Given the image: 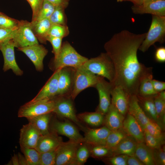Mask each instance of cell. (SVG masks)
Returning a JSON list of instances; mask_svg holds the SVG:
<instances>
[{
	"instance_id": "8",
	"label": "cell",
	"mask_w": 165,
	"mask_h": 165,
	"mask_svg": "<svg viewBox=\"0 0 165 165\" xmlns=\"http://www.w3.org/2000/svg\"><path fill=\"white\" fill-rule=\"evenodd\" d=\"M12 39L15 47L17 48L39 43L31 29L30 22L26 20H19Z\"/></svg>"
},
{
	"instance_id": "10",
	"label": "cell",
	"mask_w": 165,
	"mask_h": 165,
	"mask_svg": "<svg viewBox=\"0 0 165 165\" xmlns=\"http://www.w3.org/2000/svg\"><path fill=\"white\" fill-rule=\"evenodd\" d=\"M15 46L12 39H9L0 45V50L4 58L3 70L6 72L11 69L16 75L21 76L23 72L18 66L15 58Z\"/></svg>"
},
{
	"instance_id": "51",
	"label": "cell",
	"mask_w": 165,
	"mask_h": 165,
	"mask_svg": "<svg viewBox=\"0 0 165 165\" xmlns=\"http://www.w3.org/2000/svg\"><path fill=\"white\" fill-rule=\"evenodd\" d=\"M127 165H144V164L135 155L128 156Z\"/></svg>"
},
{
	"instance_id": "22",
	"label": "cell",
	"mask_w": 165,
	"mask_h": 165,
	"mask_svg": "<svg viewBox=\"0 0 165 165\" xmlns=\"http://www.w3.org/2000/svg\"><path fill=\"white\" fill-rule=\"evenodd\" d=\"M128 113L136 119L144 130L150 119L139 105L137 95H130Z\"/></svg>"
},
{
	"instance_id": "17",
	"label": "cell",
	"mask_w": 165,
	"mask_h": 165,
	"mask_svg": "<svg viewBox=\"0 0 165 165\" xmlns=\"http://www.w3.org/2000/svg\"><path fill=\"white\" fill-rule=\"evenodd\" d=\"M130 95L121 86H112L111 92V104L124 116L128 112Z\"/></svg>"
},
{
	"instance_id": "2",
	"label": "cell",
	"mask_w": 165,
	"mask_h": 165,
	"mask_svg": "<svg viewBox=\"0 0 165 165\" xmlns=\"http://www.w3.org/2000/svg\"><path fill=\"white\" fill-rule=\"evenodd\" d=\"M88 58L79 54L67 41L62 44L57 56L54 57L50 68L54 71L65 67L74 68L81 67Z\"/></svg>"
},
{
	"instance_id": "34",
	"label": "cell",
	"mask_w": 165,
	"mask_h": 165,
	"mask_svg": "<svg viewBox=\"0 0 165 165\" xmlns=\"http://www.w3.org/2000/svg\"><path fill=\"white\" fill-rule=\"evenodd\" d=\"M69 33L67 25L58 24L51 25L48 33V35L63 38L67 36Z\"/></svg>"
},
{
	"instance_id": "23",
	"label": "cell",
	"mask_w": 165,
	"mask_h": 165,
	"mask_svg": "<svg viewBox=\"0 0 165 165\" xmlns=\"http://www.w3.org/2000/svg\"><path fill=\"white\" fill-rule=\"evenodd\" d=\"M105 115L103 123L110 130H116L123 127L125 116L112 104Z\"/></svg>"
},
{
	"instance_id": "50",
	"label": "cell",
	"mask_w": 165,
	"mask_h": 165,
	"mask_svg": "<svg viewBox=\"0 0 165 165\" xmlns=\"http://www.w3.org/2000/svg\"><path fill=\"white\" fill-rule=\"evenodd\" d=\"M55 7H61L64 9L68 6L69 0H46Z\"/></svg>"
},
{
	"instance_id": "3",
	"label": "cell",
	"mask_w": 165,
	"mask_h": 165,
	"mask_svg": "<svg viewBox=\"0 0 165 165\" xmlns=\"http://www.w3.org/2000/svg\"><path fill=\"white\" fill-rule=\"evenodd\" d=\"M93 73L107 79L112 83L114 80L115 72L113 64L106 53L88 60L81 66Z\"/></svg>"
},
{
	"instance_id": "38",
	"label": "cell",
	"mask_w": 165,
	"mask_h": 165,
	"mask_svg": "<svg viewBox=\"0 0 165 165\" xmlns=\"http://www.w3.org/2000/svg\"><path fill=\"white\" fill-rule=\"evenodd\" d=\"M144 130H146L153 137L164 141V136L161 128L156 122L150 119Z\"/></svg>"
},
{
	"instance_id": "29",
	"label": "cell",
	"mask_w": 165,
	"mask_h": 165,
	"mask_svg": "<svg viewBox=\"0 0 165 165\" xmlns=\"http://www.w3.org/2000/svg\"><path fill=\"white\" fill-rule=\"evenodd\" d=\"M152 72L145 76L140 83L137 95L141 97L151 96H155L158 94L153 87L152 83Z\"/></svg>"
},
{
	"instance_id": "43",
	"label": "cell",
	"mask_w": 165,
	"mask_h": 165,
	"mask_svg": "<svg viewBox=\"0 0 165 165\" xmlns=\"http://www.w3.org/2000/svg\"><path fill=\"white\" fill-rule=\"evenodd\" d=\"M90 150L92 155L96 157H100L107 155L111 152L110 149L103 146H94Z\"/></svg>"
},
{
	"instance_id": "1",
	"label": "cell",
	"mask_w": 165,
	"mask_h": 165,
	"mask_svg": "<svg viewBox=\"0 0 165 165\" xmlns=\"http://www.w3.org/2000/svg\"><path fill=\"white\" fill-rule=\"evenodd\" d=\"M146 33L135 34L123 30L115 34L104 45L106 53L114 67L113 86H119L130 95L138 94L140 83L152 68L140 62L137 52Z\"/></svg>"
},
{
	"instance_id": "7",
	"label": "cell",
	"mask_w": 165,
	"mask_h": 165,
	"mask_svg": "<svg viewBox=\"0 0 165 165\" xmlns=\"http://www.w3.org/2000/svg\"><path fill=\"white\" fill-rule=\"evenodd\" d=\"M54 99L30 101L21 106L19 109V117L31 118L43 114L53 112Z\"/></svg>"
},
{
	"instance_id": "9",
	"label": "cell",
	"mask_w": 165,
	"mask_h": 165,
	"mask_svg": "<svg viewBox=\"0 0 165 165\" xmlns=\"http://www.w3.org/2000/svg\"><path fill=\"white\" fill-rule=\"evenodd\" d=\"M80 143L72 141L62 142L57 149L55 165H75V157Z\"/></svg>"
},
{
	"instance_id": "47",
	"label": "cell",
	"mask_w": 165,
	"mask_h": 165,
	"mask_svg": "<svg viewBox=\"0 0 165 165\" xmlns=\"http://www.w3.org/2000/svg\"><path fill=\"white\" fill-rule=\"evenodd\" d=\"M127 155L120 154L115 155L109 159V162L113 165H127Z\"/></svg>"
},
{
	"instance_id": "37",
	"label": "cell",
	"mask_w": 165,
	"mask_h": 165,
	"mask_svg": "<svg viewBox=\"0 0 165 165\" xmlns=\"http://www.w3.org/2000/svg\"><path fill=\"white\" fill-rule=\"evenodd\" d=\"M90 154V149L86 145L79 146L75 157V165H82L86 161Z\"/></svg>"
},
{
	"instance_id": "39",
	"label": "cell",
	"mask_w": 165,
	"mask_h": 165,
	"mask_svg": "<svg viewBox=\"0 0 165 165\" xmlns=\"http://www.w3.org/2000/svg\"><path fill=\"white\" fill-rule=\"evenodd\" d=\"M19 20L10 17L2 13L0 14V28L12 29L16 28Z\"/></svg>"
},
{
	"instance_id": "32",
	"label": "cell",
	"mask_w": 165,
	"mask_h": 165,
	"mask_svg": "<svg viewBox=\"0 0 165 165\" xmlns=\"http://www.w3.org/2000/svg\"><path fill=\"white\" fill-rule=\"evenodd\" d=\"M27 165H39L40 153L35 148L20 146Z\"/></svg>"
},
{
	"instance_id": "36",
	"label": "cell",
	"mask_w": 165,
	"mask_h": 165,
	"mask_svg": "<svg viewBox=\"0 0 165 165\" xmlns=\"http://www.w3.org/2000/svg\"><path fill=\"white\" fill-rule=\"evenodd\" d=\"M55 9V7L52 4L46 0H43L42 7L35 20L34 21H38L49 18Z\"/></svg>"
},
{
	"instance_id": "33",
	"label": "cell",
	"mask_w": 165,
	"mask_h": 165,
	"mask_svg": "<svg viewBox=\"0 0 165 165\" xmlns=\"http://www.w3.org/2000/svg\"><path fill=\"white\" fill-rule=\"evenodd\" d=\"M154 102L157 116V124L160 126V121L163 124L165 123V100L160 97L157 94L154 96Z\"/></svg>"
},
{
	"instance_id": "31",
	"label": "cell",
	"mask_w": 165,
	"mask_h": 165,
	"mask_svg": "<svg viewBox=\"0 0 165 165\" xmlns=\"http://www.w3.org/2000/svg\"><path fill=\"white\" fill-rule=\"evenodd\" d=\"M128 135L123 127L116 130H111L107 137L105 146L111 150Z\"/></svg>"
},
{
	"instance_id": "19",
	"label": "cell",
	"mask_w": 165,
	"mask_h": 165,
	"mask_svg": "<svg viewBox=\"0 0 165 165\" xmlns=\"http://www.w3.org/2000/svg\"><path fill=\"white\" fill-rule=\"evenodd\" d=\"M131 9L134 14L147 13L165 16V0H157L143 3L139 5H134L131 7Z\"/></svg>"
},
{
	"instance_id": "6",
	"label": "cell",
	"mask_w": 165,
	"mask_h": 165,
	"mask_svg": "<svg viewBox=\"0 0 165 165\" xmlns=\"http://www.w3.org/2000/svg\"><path fill=\"white\" fill-rule=\"evenodd\" d=\"M53 99L54 105L53 112L59 117L71 120L85 131L86 128L82 126L76 115L70 96H57Z\"/></svg>"
},
{
	"instance_id": "41",
	"label": "cell",
	"mask_w": 165,
	"mask_h": 165,
	"mask_svg": "<svg viewBox=\"0 0 165 165\" xmlns=\"http://www.w3.org/2000/svg\"><path fill=\"white\" fill-rule=\"evenodd\" d=\"M144 132L146 144L152 149L159 148L163 144L164 141L153 137L145 130H144Z\"/></svg>"
},
{
	"instance_id": "46",
	"label": "cell",
	"mask_w": 165,
	"mask_h": 165,
	"mask_svg": "<svg viewBox=\"0 0 165 165\" xmlns=\"http://www.w3.org/2000/svg\"><path fill=\"white\" fill-rule=\"evenodd\" d=\"M17 28V27L12 29L0 28V45L9 39H12Z\"/></svg>"
},
{
	"instance_id": "5",
	"label": "cell",
	"mask_w": 165,
	"mask_h": 165,
	"mask_svg": "<svg viewBox=\"0 0 165 165\" xmlns=\"http://www.w3.org/2000/svg\"><path fill=\"white\" fill-rule=\"evenodd\" d=\"M100 76L81 66L74 68L73 86L70 95L72 100L86 89L90 87H95Z\"/></svg>"
},
{
	"instance_id": "42",
	"label": "cell",
	"mask_w": 165,
	"mask_h": 165,
	"mask_svg": "<svg viewBox=\"0 0 165 165\" xmlns=\"http://www.w3.org/2000/svg\"><path fill=\"white\" fill-rule=\"evenodd\" d=\"M153 156L155 165H165L164 147L153 149Z\"/></svg>"
},
{
	"instance_id": "54",
	"label": "cell",
	"mask_w": 165,
	"mask_h": 165,
	"mask_svg": "<svg viewBox=\"0 0 165 165\" xmlns=\"http://www.w3.org/2000/svg\"><path fill=\"white\" fill-rule=\"evenodd\" d=\"M126 1L132 2L134 5H139L142 4L143 2V0H126Z\"/></svg>"
},
{
	"instance_id": "4",
	"label": "cell",
	"mask_w": 165,
	"mask_h": 165,
	"mask_svg": "<svg viewBox=\"0 0 165 165\" xmlns=\"http://www.w3.org/2000/svg\"><path fill=\"white\" fill-rule=\"evenodd\" d=\"M165 35V16L152 15L148 31L138 50L145 52L156 42L163 43Z\"/></svg>"
},
{
	"instance_id": "11",
	"label": "cell",
	"mask_w": 165,
	"mask_h": 165,
	"mask_svg": "<svg viewBox=\"0 0 165 165\" xmlns=\"http://www.w3.org/2000/svg\"><path fill=\"white\" fill-rule=\"evenodd\" d=\"M112 87L111 83L105 80V78L100 76L95 88L97 90L99 97V103L97 111L105 115L111 104V92Z\"/></svg>"
},
{
	"instance_id": "45",
	"label": "cell",
	"mask_w": 165,
	"mask_h": 165,
	"mask_svg": "<svg viewBox=\"0 0 165 165\" xmlns=\"http://www.w3.org/2000/svg\"><path fill=\"white\" fill-rule=\"evenodd\" d=\"M30 4L32 12L31 21H34L40 11L43 4V0H26Z\"/></svg>"
},
{
	"instance_id": "15",
	"label": "cell",
	"mask_w": 165,
	"mask_h": 165,
	"mask_svg": "<svg viewBox=\"0 0 165 165\" xmlns=\"http://www.w3.org/2000/svg\"><path fill=\"white\" fill-rule=\"evenodd\" d=\"M74 68L65 67L60 69L58 96H70L73 86Z\"/></svg>"
},
{
	"instance_id": "56",
	"label": "cell",
	"mask_w": 165,
	"mask_h": 165,
	"mask_svg": "<svg viewBox=\"0 0 165 165\" xmlns=\"http://www.w3.org/2000/svg\"><path fill=\"white\" fill-rule=\"evenodd\" d=\"M117 1L118 2H122L123 1H126V0H117Z\"/></svg>"
},
{
	"instance_id": "24",
	"label": "cell",
	"mask_w": 165,
	"mask_h": 165,
	"mask_svg": "<svg viewBox=\"0 0 165 165\" xmlns=\"http://www.w3.org/2000/svg\"><path fill=\"white\" fill-rule=\"evenodd\" d=\"M31 29L38 42L46 44L48 33L52 25L49 18L30 22Z\"/></svg>"
},
{
	"instance_id": "57",
	"label": "cell",
	"mask_w": 165,
	"mask_h": 165,
	"mask_svg": "<svg viewBox=\"0 0 165 165\" xmlns=\"http://www.w3.org/2000/svg\"><path fill=\"white\" fill-rule=\"evenodd\" d=\"M2 13L0 12V14H1V13Z\"/></svg>"
},
{
	"instance_id": "12",
	"label": "cell",
	"mask_w": 165,
	"mask_h": 165,
	"mask_svg": "<svg viewBox=\"0 0 165 165\" xmlns=\"http://www.w3.org/2000/svg\"><path fill=\"white\" fill-rule=\"evenodd\" d=\"M17 49L29 58L37 71L40 72L43 70V60L48 53L43 46L38 43Z\"/></svg>"
},
{
	"instance_id": "20",
	"label": "cell",
	"mask_w": 165,
	"mask_h": 165,
	"mask_svg": "<svg viewBox=\"0 0 165 165\" xmlns=\"http://www.w3.org/2000/svg\"><path fill=\"white\" fill-rule=\"evenodd\" d=\"M62 142L61 138L51 130L47 134L41 135L35 148L41 154L57 149Z\"/></svg>"
},
{
	"instance_id": "14",
	"label": "cell",
	"mask_w": 165,
	"mask_h": 165,
	"mask_svg": "<svg viewBox=\"0 0 165 165\" xmlns=\"http://www.w3.org/2000/svg\"><path fill=\"white\" fill-rule=\"evenodd\" d=\"M19 142L20 146L35 148L41 135L39 130L32 123L24 125L20 130Z\"/></svg>"
},
{
	"instance_id": "55",
	"label": "cell",
	"mask_w": 165,
	"mask_h": 165,
	"mask_svg": "<svg viewBox=\"0 0 165 165\" xmlns=\"http://www.w3.org/2000/svg\"><path fill=\"white\" fill-rule=\"evenodd\" d=\"M156 0H143V3L153 1H154Z\"/></svg>"
},
{
	"instance_id": "25",
	"label": "cell",
	"mask_w": 165,
	"mask_h": 165,
	"mask_svg": "<svg viewBox=\"0 0 165 165\" xmlns=\"http://www.w3.org/2000/svg\"><path fill=\"white\" fill-rule=\"evenodd\" d=\"M138 142L133 137L128 135L124 138L111 152L115 155L124 154L128 156H133L135 153Z\"/></svg>"
},
{
	"instance_id": "35",
	"label": "cell",
	"mask_w": 165,
	"mask_h": 165,
	"mask_svg": "<svg viewBox=\"0 0 165 165\" xmlns=\"http://www.w3.org/2000/svg\"><path fill=\"white\" fill-rule=\"evenodd\" d=\"M64 9L61 7H55L53 12L49 18L52 24L66 25Z\"/></svg>"
},
{
	"instance_id": "18",
	"label": "cell",
	"mask_w": 165,
	"mask_h": 165,
	"mask_svg": "<svg viewBox=\"0 0 165 165\" xmlns=\"http://www.w3.org/2000/svg\"><path fill=\"white\" fill-rule=\"evenodd\" d=\"M110 131L105 126L97 128L86 129L84 131L83 142L92 146H105Z\"/></svg>"
},
{
	"instance_id": "28",
	"label": "cell",
	"mask_w": 165,
	"mask_h": 165,
	"mask_svg": "<svg viewBox=\"0 0 165 165\" xmlns=\"http://www.w3.org/2000/svg\"><path fill=\"white\" fill-rule=\"evenodd\" d=\"M52 113L43 114L27 119L29 122L32 123L36 127L41 135H45L49 134L50 132L49 124L51 117Z\"/></svg>"
},
{
	"instance_id": "53",
	"label": "cell",
	"mask_w": 165,
	"mask_h": 165,
	"mask_svg": "<svg viewBox=\"0 0 165 165\" xmlns=\"http://www.w3.org/2000/svg\"><path fill=\"white\" fill-rule=\"evenodd\" d=\"M11 162L13 165H19L17 155L14 154L12 157Z\"/></svg>"
},
{
	"instance_id": "13",
	"label": "cell",
	"mask_w": 165,
	"mask_h": 165,
	"mask_svg": "<svg viewBox=\"0 0 165 165\" xmlns=\"http://www.w3.org/2000/svg\"><path fill=\"white\" fill-rule=\"evenodd\" d=\"M51 129L57 134L67 137L69 140L79 143L83 141V137L77 128L68 121L55 120L52 123Z\"/></svg>"
},
{
	"instance_id": "26",
	"label": "cell",
	"mask_w": 165,
	"mask_h": 165,
	"mask_svg": "<svg viewBox=\"0 0 165 165\" xmlns=\"http://www.w3.org/2000/svg\"><path fill=\"white\" fill-rule=\"evenodd\" d=\"M134 155L144 165H155L153 149L148 147L144 142L137 143Z\"/></svg>"
},
{
	"instance_id": "40",
	"label": "cell",
	"mask_w": 165,
	"mask_h": 165,
	"mask_svg": "<svg viewBox=\"0 0 165 165\" xmlns=\"http://www.w3.org/2000/svg\"><path fill=\"white\" fill-rule=\"evenodd\" d=\"M57 149L40 154L39 165H55Z\"/></svg>"
},
{
	"instance_id": "49",
	"label": "cell",
	"mask_w": 165,
	"mask_h": 165,
	"mask_svg": "<svg viewBox=\"0 0 165 165\" xmlns=\"http://www.w3.org/2000/svg\"><path fill=\"white\" fill-rule=\"evenodd\" d=\"M152 83L154 90L157 93L165 90V82L152 79Z\"/></svg>"
},
{
	"instance_id": "30",
	"label": "cell",
	"mask_w": 165,
	"mask_h": 165,
	"mask_svg": "<svg viewBox=\"0 0 165 165\" xmlns=\"http://www.w3.org/2000/svg\"><path fill=\"white\" fill-rule=\"evenodd\" d=\"M104 116L102 114L96 111L94 112L80 113L77 117L79 119L90 126L98 127L104 123Z\"/></svg>"
},
{
	"instance_id": "48",
	"label": "cell",
	"mask_w": 165,
	"mask_h": 165,
	"mask_svg": "<svg viewBox=\"0 0 165 165\" xmlns=\"http://www.w3.org/2000/svg\"><path fill=\"white\" fill-rule=\"evenodd\" d=\"M155 60L159 63H163L165 62V48L160 47L157 48L155 53Z\"/></svg>"
},
{
	"instance_id": "16",
	"label": "cell",
	"mask_w": 165,
	"mask_h": 165,
	"mask_svg": "<svg viewBox=\"0 0 165 165\" xmlns=\"http://www.w3.org/2000/svg\"><path fill=\"white\" fill-rule=\"evenodd\" d=\"M60 69H58L54 71L45 85L31 101L51 99L58 96Z\"/></svg>"
},
{
	"instance_id": "44",
	"label": "cell",
	"mask_w": 165,
	"mask_h": 165,
	"mask_svg": "<svg viewBox=\"0 0 165 165\" xmlns=\"http://www.w3.org/2000/svg\"><path fill=\"white\" fill-rule=\"evenodd\" d=\"M62 39L49 35L47 37V41L49 42L52 45L53 48L52 52L54 55V57L57 56L61 49Z\"/></svg>"
},
{
	"instance_id": "52",
	"label": "cell",
	"mask_w": 165,
	"mask_h": 165,
	"mask_svg": "<svg viewBox=\"0 0 165 165\" xmlns=\"http://www.w3.org/2000/svg\"><path fill=\"white\" fill-rule=\"evenodd\" d=\"M17 155L19 165H27L26 159L24 156L20 153Z\"/></svg>"
},
{
	"instance_id": "27",
	"label": "cell",
	"mask_w": 165,
	"mask_h": 165,
	"mask_svg": "<svg viewBox=\"0 0 165 165\" xmlns=\"http://www.w3.org/2000/svg\"><path fill=\"white\" fill-rule=\"evenodd\" d=\"M137 96L139 105L146 116L157 123V116L154 102L155 96L148 97Z\"/></svg>"
},
{
	"instance_id": "21",
	"label": "cell",
	"mask_w": 165,
	"mask_h": 165,
	"mask_svg": "<svg viewBox=\"0 0 165 165\" xmlns=\"http://www.w3.org/2000/svg\"><path fill=\"white\" fill-rule=\"evenodd\" d=\"M124 120L123 128L129 136L133 138L138 142H144V130L138 122L127 113Z\"/></svg>"
}]
</instances>
